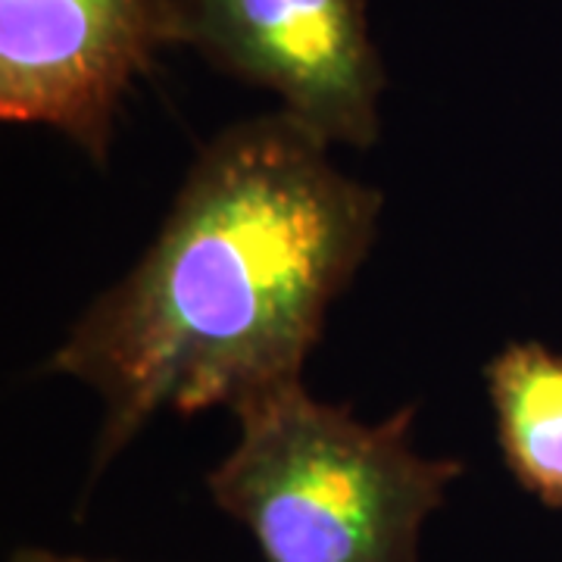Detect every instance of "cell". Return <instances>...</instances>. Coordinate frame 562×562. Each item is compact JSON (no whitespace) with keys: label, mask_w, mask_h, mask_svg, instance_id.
Wrapping results in <instances>:
<instances>
[{"label":"cell","mask_w":562,"mask_h":562,"mask_svg":"<svg viewBox=\"0 0 562 562\" xmlns=\"http://www.w3.org/2000/svg\"><path fill=\"white\" fill-rule=\"evenodd\" d=\"M328 147L284 110L225 128L157 241L47 360L101 397L94 475L162 409H238L301 382L382 216V194Z\"/></svg>","instance_id":"obj_1"},{"label":"cell","mask_w":562,"mask_h":562,"mask_svg":"<svg viewBox=\"0 0 562 562\" xmlns=\"http://www.w3.org/2000/svg\"><path fill=\"white\" fill-rule=\"evenodd\" d=\"M232 413L238 443L206 484L262 562H416L422 525L462 475L413 447V406L362 422L291 382Z\"/></svg>","instance_id":"obj_2"},{"label":"cell","mask_w":562,"mask_h":562,"mask_svg":"<svg viewBox=\"0 0 562 562\" xmlns=\"http://www.w3.org/2000/svg\"><path fill=\"white\" fill-rule=\"evenodd\" d=\"M184 0H0V120L106 160L122 98L181 44Z\"/></svg>","instance_id":"obj_3"},{"label":"cell","mask_w":562,"mask_h":562,"mask_svg":"<svg viewBox=\"0 0 562 562\" xmlns=\"http://www.w3.org/2000/svg\"><path fill=\"white\" fill-rule=\"evenodd\" d=\"M181 44L272 91L325 144L379 138L384 69L366 0H184Z\"/></svg>","instance_id":"obj_4"},{"label":"cell","mask_w":562,"mask_h":562,"mask_svg":"<svg viewBox=\"0 0 562 562\" xmlns=\"http://www.w3.org/2000/svg\"><path fill=\"white\" fill-rule=\"evenodd\" d=\"M503 460L538 501L562 509V357L506 344L484 369Z\"/></svg>","instance_id":"obj_5"},{"label":"cell","mask_w":562,"mask_h":562,"mask_svg":"<svg viewBox=\"0 0 562 562\" xmlns=\"http://www.w3.org/2000/svg\"><path fill=\"white\" fill-rule=\"evenodd\" d=\"M10 562H98L81 560V557H63V553H47V550H20Z\"/></svg>","instance_id":"obj_6"}]
</instances>
